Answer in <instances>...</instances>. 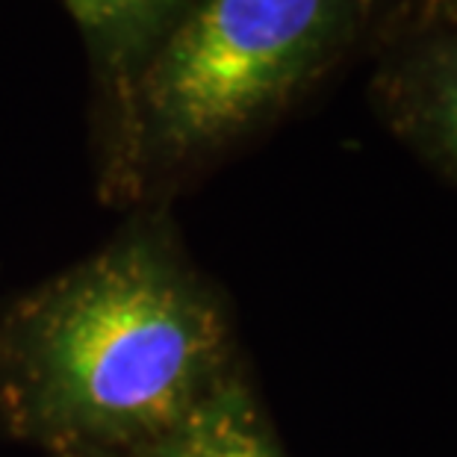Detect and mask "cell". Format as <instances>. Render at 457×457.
<instances>
[{"mask_svg": "<svg viewBox=\"0 0 457 457\" xmlns=\"http://www.w3.org/2000/svg\"><path fill=\"white\" fill-rule=\"evenodd\" d=\"M221 298L165 216L36 287L0 319V420L65 454H133L233 381Z\"/></svg>", "mask_w": 457, "mask_h": 457, "instance_id": "1", "label": "cell"}, {"mask_svg": "<svg viewBox=\"0 0 457 457\" xmlns=\"http://www.w3.org/2000/svg\"><path fill=\"white\" fill-rule=\"evenodd\" d=\"M360 4L189 0L115 115V189L187 169L275 115L339 51Z\"/></svg>", "mask_w": 457, "mask_h": 457, "instance_id": "2", "label": "cell"}, {"mask_svg": "<svg viewBox=\"0 0 457 457\" xmlns=\"http://www.w3.org/2000/svg\"><path fill=\"white\" fill-rule=\"evenodd\" d=\"M112 95L115 115L189 0H62Z\"/></svg>", "mask_w": 457, "mask_h": 457, "instance_id": "3", "label": "cell"}, {"mask_svg": "<svg viewBox=\"0 0 457 457\" xmlns=\"http://www.w3.org/2000/svg\"><path fill=\"white\" fill-rule=\"evenodd\" d=\"M398 124L457 178V42L425 47L393 80Z\"/></svg>", "mask_w": 457, "mask_h": 457, "instance_id": "4", "label": "cell"}, {"mask_svg": "<svg viewBox=\"0 0 457 457\" xmlns=\"http://www.w3.org/2000/svg\"><path fill=\"white\" fill-rule=\"evenodd\" d=\"M119 457H284L242 378L207 402L178 431Z\"/></svg>", "mask_w": 457, "mask_h": 457, "instance_id": "5", "label": "cell"}, {"mask_svg": "<svg viewBox=\"0 0 457 457\" xmlns=\"http://www.w3.org/2000/svg\"><path fill=\"white\" fill-rule=\"evenodd\" d=\"M65 457H119V454H65Z\"/></svg>", "mask_w": 457, "mask_h": 457, "instance_id": "6", "label": "cell"}]
</instances>
